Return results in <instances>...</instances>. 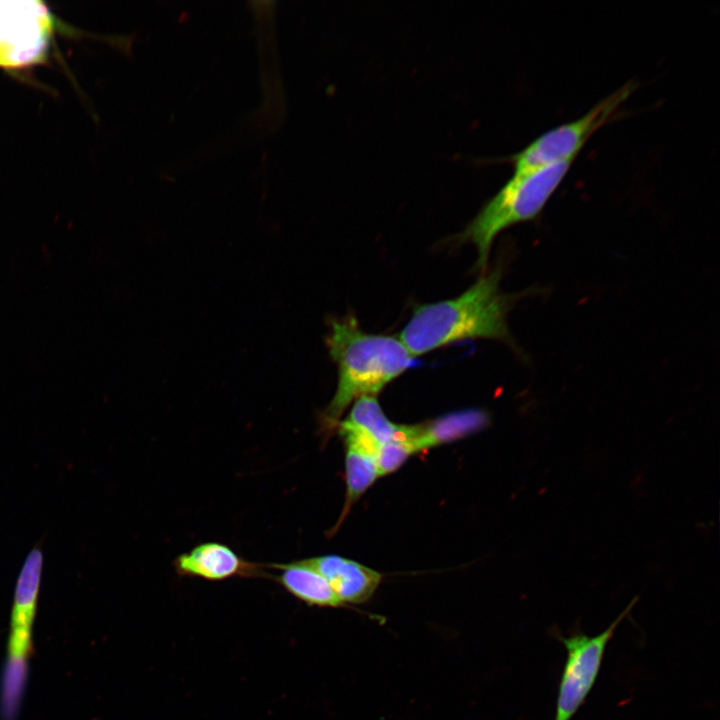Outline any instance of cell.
I'll return each instance as SVG.
<instances>
[{
    "mask_svg": "<svg viewBox=\"0 0 720 720\" xmlns=\"http://www.w3.org/2000/svg\"><path fill=\"white\" fill-rule=\"evenodd\" d=\"M500 278L494 269L456 298L417 306L398 338L414 357L464 339L512 343L506 321L512 296L501 292Z\"/></svg>",
    "mask_w": 720,
    "mask_h": 720,
    "instance_id": "1",
    "label": "cell"
},
{
    "mask_svg": "<svg viewBox=\"0 0 720 720\" xmlns=\"http://www.w3.org/2000/svg\"><path fill=\"white\" fill-rule=\"evenodd\" d=\"M327 346L338 366L336 392L321 416L328 431L338 425L352 401L376 396L415 359L399 338L366 333L351 314L331 321Z\"/></svg>",
    "mask_w": 720,
    "mask_h": 720,
    "instance_id": "2",
    "label": "cell"
},
{
    "mask_svg": "<svg viewBox=\"0 0 720 720\" xmlns=\"http://www.w3.org/2000/svg\"><path fill=\"white\" fill-rule=\"evenodd\" d=\"M572 160L547 165L513 176L483 205L460 234L477 248L476 266H487L491 245L504 229L533 220L565 178Z\"/></svg>",
    "mask_w": 720,
    "mask_h": 720,
    "instance_id": "3",
    "label": "cell"
},
{
    "mask_svg": "<svg viewBox=\"0 0 720 720\" xmlns=\"http://www.w3.org/2000/svg\"><path fill=\"white\" fill-rule=\"evenodd\" d=\"M627 83L608 95L580 118L552 128L535 138L524 149L510 156L514 174L532 171L558 162L574 160L588 139L613 119L620 105L631 94Z\"/></svg>",
    "mask_w": 720,
    "mask_h": 720,
    "instance_id": "4",
    "label": "cell"
},
{
    "mask_svg": "<svg viewBox=\"0 0 720 720\" xmlns=\"http://www.w3.org/2000/svg\"><path fill=\"white\" fill-rule=\"evenodd\" d=\"M636 601L637 597L597 635L588 636L582 632L570 636L555 635L565 647L567 657L559 682L554 720H572L585 703L600 673L607 645Z\"/></svg>",
    "mask_w": 720,
    "mask_h": 720,
    "instance_id": "5",
    "label": "cell"
},
{
    "mask_svg": "<svg viewBox=\"0 0 720 720\" xmlns=\"http://www.w3.org/2000/svg\"><path fill=\"white\" fill-rule=\"evenodd\" d=\"M44 555L39 545L27 554L15 585L10 616L7 656L2 677L12 683L27 681L32 651V631L43 572Z\"/></svg>",
    "mask_w": 720,
    "mask_h": 720,
    "instance_id": "6",
    "label": "cell"
},
{
    "mask_svg": "<svg viewBox=\"0 0 720 720\" xmlns=\"http://www.w3.org/2000/svg\"><path fill=\"white\" fill-rule=\"evenodd\" d=\"M51 31V16L44 3L0 1V66L18 68L39 61Z\"/></svg>",
    "mask_w": 720,
    "mask_h": 720,
    "instance_id": "7",
    "label": "cell"
},
{
    "mask_svg": "<svg viewBox=\"0 0 720 720\" xmlns=\"http://www.w3.org/2000/svg\"><path fill=\"white\" fill-rule=\"evenodd\" d=\"M173 566L180 576L209 581L269 575L263 571L264 565L243 559L229 546L219 542L198 544L190 551L178 555Z\"/></svg>",
    "mask_w": 720,
    "mask_h": 720,
    "instance_id": "8",
    "label": "cell"
},
{
    "mask_svg": "<svg viewBox=\"0 0 720 720\" xmlns=\"http://www.w3.org/2000/svg\"><path fill=\"white\" fill-rule=\"evenodd\" d=\"M304 560L327 580L343 604L367 602L382 579V574L378 571L338 555H323Z\"/></svg>",
    "mask_w": 720,
    "mask_h": 720,
    "instance_id": "9",
    "label": "cell"
},
{
    "mask_svg": "<svg viewBox=\"0 0 720 720\" xmlns=\"http://www.w3.org/2000/svg\"><path fill=\"white\" fill-rule=\"evenodd\" d=\"M338 428L346 453L344 516L350 507L380 477L375 458L379 443L364 431L344 420L338 423Z\"/></svg>",
    "mask_w": 720,
    "mask_h": 720,
    "instance_id": "10",
    "label": "cell"
},
{
    "mask_svg": "<svg viewBox=\"0 0 720 720\" xmlns=\"http://www.w3.org/2000/svg\"><path fill=\"white\" fill-rule=\"evenodd\" d=\"M268 567L280 570L275 580L298 600L311 606L339 607L342 601L337 597L327 580L304 559L285 564H270Z\"/></svg>",
    "mask_w": 720,
    "mask_h": 720,
    "instance_id": "11",
    "label": "cell"
},
{
    "mask_svg": "<svg viewBox=\"0 0 720 720\" xmlns=\"http://www.w3.org/2000/svg\"><path fill=\"white\" fill-rule=\"evenodd\" d=\"M344 421L364 431L379 444L396 440L414 441L416 444L419 433V425H400L390 421L376 396L356 399Z\"/></svg>",
    "mask_w": 720,
    "mask_h": 720,
    "instance_id": "12",
    "label": "cell"
},
{
    "mask_svg": "<svg viewBox=\"0 0 720 720\" xmlns=\"http://www.w3.org/2000/svg\"><path fill=\"white\" fill-rule=\"evenodd\" d=\"M489 423L490 417L487 412L480 409H466L419 424L418 451L460 439L484 429Z\"/></svg>",
    "mask_w": 720,
    "mask_h": 720,
    "instance_id": "13",
    "label": "cell"
},
{
    "mask_svg": "<svg viewBox=\"0 0 720 720\" xmlns=\"http://www.w3.org/2000/svg\"><path fill=\"white\" fill-rule=\"evenodd\" d=\"M415 452L418 450L414 441L396 440L379 444L375 457L379 476L396 471Z\"/></svg>",
    "mask_w": 720,
    "mask_h": 720,
    "instance_id": "14",
    "label": "cell"
}]
</instances>
